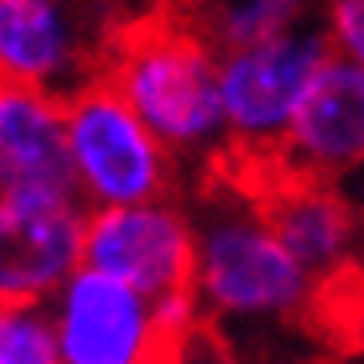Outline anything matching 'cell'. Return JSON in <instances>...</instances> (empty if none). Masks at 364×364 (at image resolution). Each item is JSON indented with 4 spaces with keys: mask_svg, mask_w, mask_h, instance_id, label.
I'll use <instances>...</instances> for the list:
<instances>
[{
    "mask_svg": "<svg viewBox=\"0 0 364 364\" xmlns=\"http://www.w3.org/2000/svg\"><path fill=\"white\" fill-rule=\"evenodd\" d=\"M196 296L216 328H312L316 280L280 245L260 204L208 172L193 208Z\"/></svg>",
    "mask_w": 364,
    "mask_h": 364,
    "instance_id": "obj_1",
    "label": "cell"
},
{
    "mask_svg": "<svg viewBox=\"0 0 364 364\" xmlns=\"http://www.w3.org/2000/svg\"><path fill=\"white\" fill-rule=\"evenodd\" d=\"M108 88L132 105L176 164H213L228 152L220 56L176 9L132 16L117 28L105 60Z\"/></svg>",
    "mask_w": 364,
    "mask_h": 364,
    "instance_id": "obj_2",
    "label": "cell"
},
{
    "mask_svg": "<svg viewBox=\"0 0 364 364\" xmlns=\"http://www.w3.org/2000/svg\"><path fill=\"white\" fill-rule=\"evenodd\" d=\"M120 21L105 0H0L4 85L36 88L68 105L100 85Z\"/></svg>",
    "mask_w": 364,
    "mask_h": 364,
    "instance_id": "obj_3",
    "label": "cell"
},
{
    "mask_svg": "<svg viewBox=\"0 0 364 364\" xmlns=\"http://www.w3.org/2000/svg\"><path fill=\"white\" fill-rule=\"evenodd\" d=\"M76 188L92 213L168 200L176 161L105 80L65 105Z\"/></svg>",
    "mask_w": 364,
    "mask_h": 364,
    "instance_id": "obj_4",
    "label": "cell"
},
{
    "mask_svg": "<svg viewBox=\"0 0 364 364\" xmlns=\"http://www.w3.org/2000/svg\"><path fill=\"white\" fill-rule=\"evenodd\" d=\"M324 28H300L257 48L220 56V100L228 120V152L240 161H272L289 140L312 80L332 60Z\"/></svg>",
    "mask_w": 364,
    "mask_h": 364,
    "instance_id": "obj_5",
    "label": "cell"
},
{
    "mask_svg": "<svg viewBox=\"0 0 364 364\" xmlns=\"http://www.w3.org/2000/svg\"><path fill=\"white\" fill-rule=\"evenodd\" d=\"M92 208L73 188L0 193V292L4 304H48L85 268Z\"/></svg>",
    "mask_w": 364,
    "mask_h": 364,
    "instance_id": "obj_6",
    "label": "cell"
},
{
    "mask_svg": "<svg viewBox=\"0 0 364 364\" xmlns=\"http://www.w3.org/2000/svg\"><path fill=\"white\" fill-rule=\"evenodd\" d=\"M85 268L124 280L149 300L196 289V225L172 200L100 208L88 216Z\"/></svg>",
    "mask_w": 364,
    "mask_h": 364,
    "instance_id": "obj_7",
    "label": "cell"
},
{
    "mask_svg": "<svg viewBox=\"0 0 364 364\" xmlns=\"http://www.w3.org/2000/svg\"><path fill=\"white\" fill-rule=\"evenodd\" d=\"M65 364H161L172 356L156 304L124 280L80 268L48 300Z\"/></svg>",
    "mask_w": 364,
    "mask_h": 364,
    "instance_id": "obj_8",
    "label": "cell"
},
{
    "mask_svg": "<svg viewBox=\"0 0 364 364\" xmlns=\"http://www.w3.org/2000/svg\"><path fill=\"white\" fill-rule=\"evenodd\" d=\"M284 176L309 181H344L364 168V68L332 56L316 73L309 97L300 105L289 140L277 152Z\"/></svg>",
    "mask_w": 364,
    "mask_h": 364,
    "instance_id": "obj_9",
    "label": "cell"
},
{
    "mask_svg": "<svg viewBox=\"0 0 364 364\" xmlns=\"http://www.w3.org/2000/svg\"><path fill=\"white\" fill-rule=\"evenodd\" d=\"M0 188H76L65 105L36 88L0 92Z\"/></svg>",
    "mask_w": 364,
    "mask_h": 364,
    "instance_id": "obj_10",
    "label": "cell"
},
{
    "mask_svg": "<svg viewBox=\"0 0 364 364\" xmlns=\"http://www.w3.org/2000/svg\"><path fill=\"white\" fill-rule=\"evenodd\" d=\"M312 4L316 0H200L188 21L213 44L216 56H225L236 48H257L277 36L312 28Z\"/></svg>",
    "mask_w": 364,
    "mask_h": 364,
    "instance_id": "obj_11",
    "label": "cell"
},
{
    "mask_svg": "<svg viewBox=\"0 0 364 364\" xmlns=\"http://www.w3.org/2000/svg\"><path fill=\"white\" fill-rule=\"evenodd\" d=\"M0 364H65L48 304H4Z\"/></svg>",
    "mask_w": 364,
    "mask_h": 364,
    "instance_id": "obj_12",
    "label": "cell"
},
{
    "mask_svg": "<svg viewBox=\"0 0 364 364\" xmlns=\"http://www.w3.org/2000/svg\"><path fill=\"white\" fill-rule=\"evenodd\" d=\"M324 33L332 53L364 68V0H324Z\"/></svg>",
    "mask_w": 364,
    "mask_h": 364,
    "instance_id": "obj_13",
    "label": "cell"
},
{
    "mask_svg": "<svg viewBox=\"0 0 364 364\" xmlns=\"http://www.w3.org/2000/svg\"><path fill=\"white\" fill-rule=\"evenodd\" d=\"M176 364H240L232 356V348L225 344V336L216 332V324L204 321L188 341L176 348Z\"/></svg>",
    "mask_w": 364,
    "mask_h": 364,
    "instance_id": "obj_14",
    "label": "cell"
},
{
    "mask_svg": "<svg viewBox=\"0 0 364 364\" xmlns=\"http://www.w3.org/2000/svg\"><path fill=\"white\" fill-rule=\"evenodd\" d=\"M356 272H360V280H364V228H360V248H356Z\"/></svg>",
    "mask_w": 364,
    "mask_h": 364,
    "instance_id": "obj_15",
    "label": "cell"
}]
</instances>
